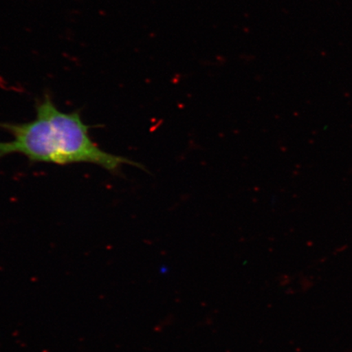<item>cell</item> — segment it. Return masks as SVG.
Here are the masks:
<instances>
[{"label":"cell","instance_id":"1","mask_svg":"<svg viewBox=\"0 0 352 352\" xmlns=\"http://www.w3.org/2000/svg\"><path fill=\"white\" fill-rule=\"evenodd\" d=\"M35 112L30 122H0V129L12 136L10 142H0V158L19 153L33 164H94L116 175L129 165L148 173L143 164L100 148L80 112L61 111L48 92L35 103Z\"/></svg>","mask_w":352,"mask_h":352}]
</instances>
